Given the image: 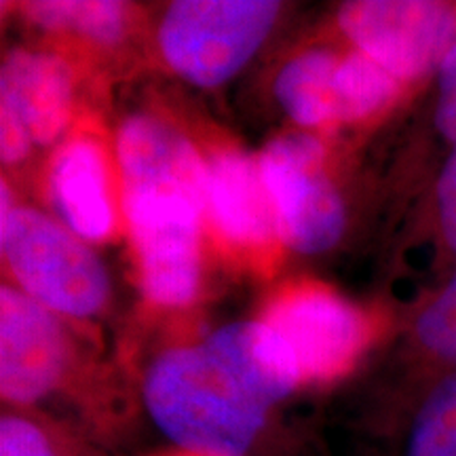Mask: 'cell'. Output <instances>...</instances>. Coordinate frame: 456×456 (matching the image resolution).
I'll list each match as a JSON object with an SVG mask.
<instances>
[{"mask_svg": "<svg viewBox=\"0 0 456 456\" xmlns=\"http://www.w3.org/2000/svg\"><path fill=\"white\" fill-rule=\"evenodd\" d=\"M298 387L288 346L260 319L228 323L199 345L163 351L144 376V403L184 452L243 456L269 410Z\"/></svg>", "mask_w": 456, "mask_h": 456, "instance_id": "obj_1", "label": "cell"}, {"mask_svg": "<svg viewBox=\"0 0 456 456\" xmlns=\"http://www.w3.org/2000/svg\"><path fill=\"white\" fill-rule=\"evenodd\" d=\"M0 249L21 292L49 311L91 317L106 305L108 273L83 239L37 209L7 205L4 192Z\"/></svg>", "mask_w": 456, "mask_h": 456, "instance_id": "obj_2", "label": "cell"}, {"mask_svg": "<svg viewBox=\"0 0 456 456\" xmlns=\"http://www.w3.org/2000/svg\"><path fill=\"white\" fill-rule=\"evenodd\" d=\"M279 9L266 0H180L159 28L161 53L186 81L218 87L252 60Z\"/></svg>", "mask_w": 456, "mask_h": 456, "instance_id": "obj_3", "label": "cell"}, {"mask_svg": "<svg viewBox=\"0 0 456 456\" xmlns=\"http://www.w3.org/2000/svg\"><path fill=\"white\" fill-rule=\"evenodd\" d=\"M260 174L275 214L277 237L300 254L334 248L345 231V203L326 174V151L309 134H288L266 144Z\"/></svg>", "mask_w": 456, "mask_h": 456, "instance_id": "obj_4", "label": "cell"}, {"mask_svg": "<svg viewBox=\"0 0 456 456\" xmlns=\"http://www.w3.org/2000/svg\"><path fill=\"white\" fill-rule=\"evenodd\" d=\"M342 32L399 83L440 66L456 43V9L431 0H357L342 4Z\"/></svg>", "mask_w": 456, "mask_h": 456, "instance_id": "obj_5", "label": "cell"}, {"mask_svg": "<svg viewBox=\"0 0 456 456\" xmlns=\"http://www.w3.org/2000/svg\"><path fill=\"white\" fill-rule=\"evenodd\" d=\"M125 216L142 288L161 306L195 298L201 273V205L178 197L125 192Z\"/></svg>", "mask_w": 456, "mask_h": 456, "instance_id": "obj_6", "label": "cell"}, {"mask_svg": "<svg viewBox=\"0 0 456 456\" xmlns=\"http://www.w3.org/2000/svg\"><path fill=\"white\" fill-rule=\"evenodd\" d=\"M262 322L292 353L302 385L332 383L345 376L370 338L363 313L317 285H300L277 296Z\"/></svg>", "mask_w": 456, "mask_h": 456, "instance_id": "obj_7", "label": "cell"}, {"mask_svg": "<svg viewBox=\"0 0 456 456\" xmlns=\"http://www.w3.org/2000/svg\"><path fill=\"white\" fill-rule=\"evenodd\" d=\"M70 346L60 322L20 288L0 289V393L13 406H32L64 385Z\"/></svg>", "mask_w": 456, "mask_h": 456, "instance_id": "obj_8", "label": "cell"}, {"mask_svg": "<svg viewBox=\"0 0 456 456\" xmlns=\"http://www.w3.org/2000/svg\"><path fill=\"white\" fill-rule=\"evenodd\" d=\"M74 81L60 55L13 49L0 72V140L53 144L72 117Z\"/></svg>", "mask_w": 456, "mask_h": 456, "instance_id": "obj_9", "label": "cell"}, {"mask_svg": "<svg viewBox=\"0 0 456 456\" xmlns=\"http://www.w3.org/2000/svg\"><path fill=\"white\" fill-rule=\"evenodd\" d=\"M125 192L180 197L205 209V161L195 144L161 118L134 114L117 135Z\"/></svg>", "mask_w": 456, "mask_h": 456, "instance_id": "obj_10", "label": "cell"}, {"mask_svg": "<svg viewBox=\"0 0 456 456\" xmlns=\"http://www.w3.org/2000/svg\"><path fill=\"white\" fill-rule=\"evenodd\" d=\"M205 214L222 241L243 252H269L279 241L258 159L237 148H224L205 161Z\"/></svg>", "mask_w": 456, "mask_h": 456, "instance_id": "obj_11", "label": "cell"}, {"mask_svg": "<svg viewBox=\"0 0 456 456\" xmlns=\"http://www.w3.org/2000/svg\"><path fill=\"white\" fill-rule=\"evenodd\" d=\"M51 195L64 224L85 241L110 235L114 209L104 152L94 138H70L51 165Z\"/></svg>", "mask_w": 456, "mask_h": 456, "instance_id": "obj_12", "label": "cell"}, {"mask_svg": "<svg viewBox=\"0 0 456 456\" xmlns=\"http://www.w3.org/2000/svg\"><path fill=\"white\" fill-rule=\"evenodd\" d=\"M338 57L326 49L306 51L288 61L275 81L279 104L302 127L334 121V72Z\"/></svg>", "mask_w": 456, "mask_h": 456, "instance_id": "obj_13", "label": "cell"}, {"mask_svg": "<svg viewBox=\"0 0 456 456\" xmlns=\"http://www.w3.org/2000/svg\"><path fill=\"white\" fill-rule=\"evenodd\" d=\"M24 11L45 30L72 32L100 45L118 43L127 32V7L114 0H38Z\"/></svg>", "mask_w": 456, "mask_h": 456, "instance_id": "obj_14", "label": "cell"}, {"mask_svg": "<svg viewBox=\"0 0 456 456\" xmlns=\"http://www.w3.org/2000/svg\"><path fill=\"white\" fill-rule=\"evenodd\" d=\"M399 83L389 70L362 51L338 57L334 72V121H359L395 98Z\"/></svg>", "mask_w": 456, "mask_h": 456, "instance_id": "obj_15", "label": "cell"}, {"mask_svg": "<svg viewBox=\"0 0 456 456\" xmlns=\"http://www.w3.org/2000/svg\"><path fill=\"white\" fill-rule=\"evenodd\" d=\"M403 456H456V368L446 370L425 393Z\"/></svg>", "mask_w": 456, "mask_h": 456, "instance_id": "obj_16", "label": "cell"}, {"mask_svg": "<svg viewBox=\"0 0 456 456\" xmlns=\"http://www.w3.org/2000/svg\"><path fill=\"white\" fill-rule=\"evenodd\" d=\"M416 338L420 346L448 370L456 368V269L440 294L416 319Z\"/></svg>", "mask_w": 456, "mask_h": 456, "instance_id": "obj_17", "label": "cell"}, {"mask_svg": "<svg viewBox=\"0 0 456 456\" xmlns=\"http://www.w3.org/2000/svg\"><path fill=\"white\" fill-rule=\"evenodd\" d=\"M0 456H61L41 423L21 414L0 419Z\"/></svg>", "mask_w": 456, "mask_h": 456, "instance_id": "obj_18", "label": "cell"}, {"mask_svg": "<svg viewBox=\"0 0 456 456\" xmlns=\"http://www.w3.org/2000/svg\"><path fill=\"white\" fill-rule=\"evenodd\" d=\"M436 125L452 148L456 146V43L437 66Z\"/></svg>", "mask_w": 456, "mask_h": 456, "instance_id": "obj_19", "label": "cell"}, {"mask_svg": "<svg viewBox=\"0 0 456 456\" xmlns=\"http://www.w3.org/2000/svg\"><path fill=\"white\" fill-rule=\"evenodd\" d=\"M437 214H440L442 235L448 248L456 254V146L444 163L437 180Z\"/></svg>", "mask_w": 456, "mask_h": 456, "instance_id": "obj_20", "label": "cell"}, {"mask_svg": "<svg viewBox=\"0 0 456 456\" xmlns=\"http://www.w3.org/2000/svg\"><path fill=\"white\" fill-rule=\"evenodd\" d=\"M169 456H201V454H192V452H184V450H180V452L169 454Z\"/></svg>", "mask_w": 456, "mask_h": 456, "instance_id": "obj_21", "label": "cell"}]
</instances>
